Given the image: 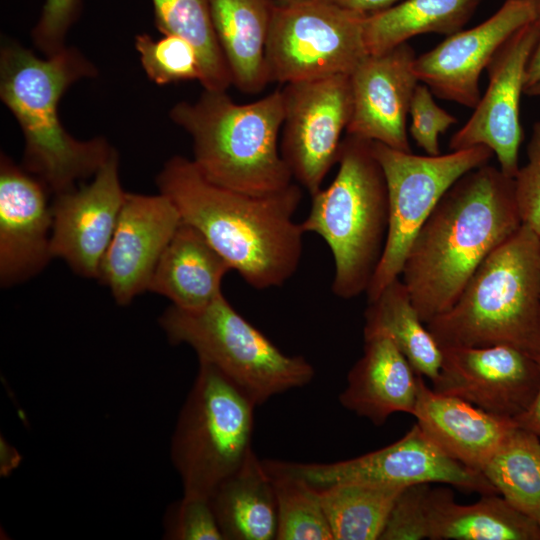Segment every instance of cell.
Wrapping results in <instances>:
<instances>
[{
  "label": "cell",
  "instance_id": "6da1fadb",
  "mask_svg": "<svg viewBox=\"0 0 540 540\" xmlns=\"http://www.w3.org/2000/svg\"><path fill=\"white\" fill-rule=\"evenodd\" d=\"M159 192L251 287H280L297 271L303 254L301 223L294 220L302 187L251 195L210 182L192 159L171 157L156 178Z\"/></svg>",
  "mask_w": 540,
  "mask_h": 540
},
{
  "label": "cell",
  "instance_id": "7a4b0ae2",
  "mask_svg": "<svg viewBox=\"0 0 540 540\" xmlns=\"http://www.w3.org/2000/svg\"><path fill=\"white\" fill-rule=\"evenodd\" d=\"M521 225L513 178L488 163L460 177L418 231L400 276L422 321L448 311L484 259Z\"/></svg>",
  "mask_w": 540,
  "mask_h": 540
},
{
  "label": "cell",
  "instance_id": "3957f363",
  "mask_svg": "<svg viewBox=\"0 0 540 540\" xmlns=\"http://www.w3.org/2000/svg\"><path fill=\"white\" fill-rule=\"evenodd\" d=\"M95 74L93 64L73 47L40 58L16 43L2 46L0 96L24 135L23 168L54 195L95 175L115 151L103 138L75 139L58 114L65 91Z\"/></svg>",
  "mask_w": 540,
  "mask_h": 540
},
{
  "label": "cell",
  "instance_id": "277c9868",
  "mask_svg": "<svg viewBox=\"0 0 540 540\" xmlns=\"http://www.w3.org/2000/svg\"><path fill=\"white\" fill-rule=\"evenodd\" d=\"M282 89L238 104L227 91L203 90L180 101L172 121L192 138L193 163L210 182L251 195L278 192L293 181L278 146L284 121Z\"/></svg>",
  "mask_w": 540,
  "mask_h": 540
},
{
  "label": "cell",
  "instance_id": "5b68a950",
  "mask_svg": "<svg viewBox=\"0 0 540 540\" xmlns=\"http://www.w3.org/2000/svg\"><path fill=\"white\" fill-rule=\"evenodd\" d=\"M426 326L440 348L509 345L540 354V238L522 224Z\"/></svg>",
  "mask_w": 540,
  "mask_h": 540
},
{
  "label": "cell",
  "instance_id": "8992f818",
  "mask_svg": "<svg viewBox=\"0 0 540 540\" xmlns=\"http://www.w3.org/2000/svg\"><path fill=\"white\" fill-rule=\"evenodd\" d=\"M337 164L331 184L311 195L301 227L319 235L332 253L333 294L352 299L366 294L384 251L388 190L372 141L346 134Z\"/></svg>",
  "mask_w": 540,
  "mask_h": 540
},
{
  "label": "cell",
  "instance_id": "52a82bcc",
  "mask_svg": "<svg viewBox=\"0 0 540 540\" xmlns=\"http://www.w3.org/2000/svg\"><path fill=\"white\" fill-rule=\"evenodd\" d=\"M158 323L171 344L190 346L199 362L215 367L256 406L309 384L315 375L306 358L282 352L223 293L198 310L171 305Z\"/></svg>",
  "mask_w": 540,
  "mask_h": 540
},
{
  "label": "cell",
  "instance_id": "ba28073f",
  "mask_svg": "<svg viewBox=\"0 0 540 540\" xmlns=\"http://www.w3.org/2000/svg\"><path fill=\"white\" fill-rule=\"evenodd\" d=\"M255 407L215 367L199 362L170 446L183 495L209 499L243 464L253 450Z\"/></svg>",
  "mask_w": 540,
  "mask_h": 540
},
{
  "label": "cell",
  "instance_id": "9c48e42d",
  "mask_svg": "<svg viewBox=\"0 0 540 540\" xmlns=\"http://www.w3.org/2000/svg\"><path fill=\"white\" fill-rule=\"evenodd\" d=\"M372 150L386 179L389 222L384 251L366 292L368 301L401 276L415 236L445 192L494 155L484 145L422 156L372 141Z\"/></svg>",
  "mask_w": 540,
  "mask_h": 540
},
{
  "label": "cell",
  "instance_id": "30bf717a",
  "mask_svg": "<svg viewBox=\"0 0 540 540\" xmlns=\"http://www.w3.org/2000/svg\"><path fill=\"white\" fill-rule=\"evenodd\" d=\"M364 19L326 0L275 2L266 47L270 82L350 75L368 55Z\"/></svg>",
  "mask_w": 540,
  "mask_h": 540
},
{
  "label": "cell",
  "instance_id": "8fae6325",
  "mask_svg": "<svg viewBox=\"0 0 540 540\" xmlns=\"http://www.w3.org/2000/svg\"><path fill=\"white\" fill-rule=\"evenodd\" d=\"M262 462L267 470L288 473L316 488L339 483L399 487L442 483L481 495L497 493L481 472L451 458L417 423L394 443L347 460L304 463L266 459Z\"/></svg>",
  "mask_w": 540,
  "mask_h": 540
},
{
  "label": "cell",
  "instance_id": "7c38bea8",
  "mask_svg": "<svg viewBox=\"0 0 540 540\" xmlns=\"http://www.w3.org/2000/svg\"><path fill=\"white\" fill-rule=\"evenodd\" d=\"M280 152L293 180L310 195L337 164L352 113L349 75L285 84Z\"/></svg>",
  "mask_w": 540,
  "mask_h": 540
},
{
  "label": "cell",
  "instance_id": "4fadbf2b",
  "mask_svg": "<svg viewBox=\"0 0 540 540\" xmlns=\"http://www.w3.org/2000/svg\"><path fill=\"white\" fill-rule=\"evenodd\" d=\"M540 38V18L515 32L486 67L489 84L471 117L449 141L451 151L484 145L490 148L506 176L519 169L523 140L520 101L530 57Z\"/></svg>",
  "mask_w": 540,
  "mask_h": 540
},
{
  "label": "cell",
  "instance_id": "5bb4252c",
  "mask_svg": "<svg viewBox=\"0 0 540 540\" xmlns=\"http://www.w3.org/2000/svg\"><path fill=\"white\" fill-rule=\"evenodd\" d=\"M538 18L540 2L506 0L481 24L416 56L414 72L436 97L474 109L481 97L482 71L515 32Z\"/></svg>",
  "mask_w": 540,
  "mask_h": 540
},
{
  "label": "cell",
  "instance_id": "9a60e30c",
  "mask_svg": "<svg viewBox=\"0 0 540 540\" xmlns=\"http://www.w3.org/2000/svg\"><path fill=\"white\" fill-rule=\"evenodd\" d=\"M437 392L459 397L493 415L514 420L539 385L536 360L509 345L444 347Z\"/></svg>",
  "mask_w": 540,
  "mask_h": 540
},
{
  "label": "cell",
  "instance_id": "2e32d148",
  "mask_svg": "<svg viewBox=\"0 0 540 540\" xmlns=\"http://www.w3.org/2000/svg\"><path fill=\"white\" fill-rule=\"evenodd\" d=\"M125 195L116 151L90 183L55 194L51 203L53 258H61L82 277L98 279Z\"/></svg>",
  "mask_w": 540,
  "mask_h": 540
},
{
  "label": "cell",
  "instance_id": "e0dca14e",
  "mask_svg": "<svg viewBox=\"0 0 540 540\" xmlns=\"http://www.w3.org/2000/svg\"><path fill=\"white\" fill-rule=\"evenodd\" d=\"M181 222L179 211L166 195L126 192L98 278L117 304L126 306L148 291L155 268Z\"/></svg>",
  "mask_w": 540,
  "mask_h": 540
},
{
  "label": "cell",
  "instance_id": "ac0fdd59",
  "mask_svg": "<svg viewBox=\"0 0 540 540\" xmlns=\"http://www.w3.org/2000/svg\"><path fill=\"white\" fill-rule=\"evenodd\" d=\"M415 58L407 42L363 58L349 75L352 113L346 134L411 152L407 116L420 82Z\"/></svg>",
  "mask_w": 540,
  "mask_h": 540
},
{
  "label": "cell",
  "instance_id": "d6986e66",
  "mask_svg": "<svg viewBox=\"0 0 540 540\" xmlns=\"http://www.w3.org/2000/svg\"><path fill=\"white\" fill-rule=\"evenodd\" d=\"M48 189L6 155L0 160V284L10 287L44 269L51 252Z\"/></svg>",
  "mask_w": 540,
  "mask_h": 540
},
{
  "label": "cell",
  "instance_id": "ffe728a7",
  "mask_svg": "<svg viewBox=\"0 0 540 540\" xmlns=\"http://www.w3.org/2000/svg\"><path fill=\"white\" fill-rule=\"evenodd\" d=\"M412 415L446 454L479 472L516 427L512 419L493 415L459 397L429 388L421 375Z\"/></svg>",
  "mask_w": 540,
  "mask_h": 540
},
{
  "label": "cell",
  "instance_id": "44dd1931",
  "mask_svg": "<svg viewBox=\"0 0 540 540\" xmlns=\"http://www.w3.org/2000/svg\"><path fill=\"white\" fill-rule=\"evenodd\" d=\"M419 374L394 342L383 335L364 338L362 356L347 375L340 404L374 425L394 413H413Z\"/></svg>",
  "mask_w": 540,
  "mask_h": 540
},
{
  "label": "cell",
  "instance_id": "7402d4cb",
  "mask_svg": "<svg viewBox=\"0 0 540 540\" xmlns=\"http://www.w3.org/2000/svg\"><path fill=\"white\" fill-rule=\"evenodd\" d=\"M230 264L192 225L182 221L164 250L148 291L184 310H198L222 293Z\"/></svg>",
  "mask_w": 540,
  "mask_h": 540
},
{
  "label": "cell",
  "instance_id": "603a6c76",
  "mask_svg": "<svg viewBox=\"0 0 540 540\" xmlns=\"http://www.w3.org/2000/svg\"><path fill=\"white\" fill-rule=\"evenodd\" d=\"M274 0H210L214 31L233 85L257 94L270 82L266 47Z\"/></svg>",
  "mask_w": 540,
  "mask_h": 540
},
{
  "label": "cell",
  "instance_id": "cb8c5ba5",
  "mask_svg": "<svg viewBox=\"0 0 540 540\" xmlns=\"http://www.w3.org/2000/svg\"><path fill=\"white\" fill-rule=\"evenodd\" d=\"M429 516L431 540H540L537 523L497 493L462 505L451 489L430 488Z\"/></svg>",
  "mask_w": 540,
  "mask_h": 540
},
{
  "label": "cell",
  "instance_id": "d4e9b609",
  "mask_svg": "<svg viewBox=\"0 0 540 540\" xmlns=\"http://www.w3.org/2000/svg\"><path fill=\"white\" fill-rule=\"evenodd\" d=\"M209 500L224 540H276L274 486L254 450Z\"/></svg>",
  "mask_w": 540,
  "mask_h": 540
},
{
  "label": "cell",
  "instance_id": "484cf974",
  "mask_svg": "<svg viewBox=\"0 0 540 540\" xmlns=\"http://www.w3.org/2000/svg\"><path fill=\"white\" fill-rule=\"evenodd\" d=\"M364 319V338H390L419 375L432 382L438 377L442 350L416 311L401 277L368 301Z\"/></svg>",
  "mask_w": 540,
  "mask_h": 540
},
{
  "label": "cell",
  "instance_id": "4316f807",
  "mask_svg": "<svg viewBox=\"0 0 540 540\" xmlns=\"http://www.w3.org/2000/svg\"><path fill=\"white\" fill-rule=\"evenodd\" d=\"M483 0H403L365 17L363 34L368 54L390 50L426 33L450 36L471 19Z\"/></svg>",
  "mask_w": 540,
  "mask_h": 540
},
{
  "label": "cell",
  "instance_id": "83f0119b",
  "mask_svg": "<svg viewBox=\"0 0 540 540\" xmlns=\"http://www.w3.org/2000/svg\"><path fill=\"white\" fill-rule=\"evenodd\" d=\"M333 540H379L405 487L339 483L316 488Z\"/></svg>",
  "mask_w": 540,
  "mask_h": 540
},
{
  "label": "cell",
  "instance_id": "f1b7e54d",
  "mask_svg": "<svg viewBox=\"0 0 540 540\" xmlns=\"http://www.w3.org/2000/svg\"><path fill=\"white\" fill-rule=\"evenodd\" d=\"M481 473L509 504L540 527V437L515 427Z\"/></svg>",
  "mask_w": 540,
  "mask_h": 540
},
{
  "label": "cell",
  "instance_id": "f546056e",
  "mask_svg": "<svg viewBox=\"0 0 540 540\" xmlns=\"http://www.w3.org/2000/svg\"><path fill=\"white\" fill-rule=\"evenodd\" d=\"M152 3L157 29L163 35L183 37L195 47L203 89L227 91L233 82L214 31L210 0H152Z\"/></svg>",
  "mask_w": 540,
  "mask_h": 540
},
{
  "label": "cell",
  "instance_id": "4dcf8cb0",
  "mask_svg": "<svg viewBox=\"0 0 540 540\" xmlns=\"http://www.w3.org/2000/svg\"><path fill=\"white\" fill-rule=\"evenodd\" d=\"M266 471L276 496V540H333L316 489L288 473Z\"/></svg>",
  "mask_w": 540,
  "mask_h": 540
},
{
  "label": "cell",
  "instance_id": "1f68e13d",
  "mask_svg": "<svg viewBox=\"0 0 540 540\" xmlns=\"http://www.w3.org/2000/svg\"><path fill=\"white\" fill-rule=\"evenodd\" d=\"M135 47L147 76L158 85L201 79V65L195 47L177 35L154 40L148 34L136 36Z\"/></svg>",
  "mask_w": 540,
  "mask_h": 540
},
{
  "label": "cell",
  "instance_id": "d6a6232c",
  "mask_svg": "<svg viewBox=\"0 0 540 540\" xmlns=\"http://www.w3.org/2000/svg\"><path fill=\"white\" fill-rule=\"evenodd\" d=\"M429 485L413 484L400 492L379 540L430 539Z\"/></svg>",
  "mask_w": 540,
  "mask_h": 540
},
{
  "label": "cell",
  "instance_id": "836d02e7",
  "mask_svg": "<svg viewBox=\"0 0 540 540\" xmlns=\"http://www.w3.org/2000/svg\"><path fill=\"white\" fill-rule=\"evenodd\" d=\"M163 538L167 540H224L210 500L183 495L172 503L163 519Z\"/></svg>",
  "mask_w": 540,
  "mask_h": 540
},
{
  "label": "cell",
  "instance_id": "e575fe53",
  "mask_svg": "<svg viewBox=\"0 0 540 540\" xmlns=\"http://www.w3.org/2000/svg\"><path fill=\"white\" fill-rule=\"evenodd\" d=\"M409 115V133L417 145L427 155H440L439 136L456 124L457 118L438 106L429 87L421 82L413 93Z\"/></svg>",
  "mask_w": 540,
  "mask_h": 540
},
{
  "label": "cell",
  "instance_id": "d590c367",
  "mask_svg": "<svg viewBox=\"0 0 540 540\" xmlns=\"http://www.w3.org/2000/svg\"><path fill=\"white\" fill-rule=\"evenodd\" d=\"M526 153L513 178L515 199L522 224L540 235V121L533 124Z\"/></svg>",
  "mask_w": 540,
  "mask_h": 540
},
{
  "label": "cell",
  "instance_id": "8d00e7d4",
  "mask_svg": "<svg viewBox=\"0 0 540 540\" xmlns=\"http://www.w3.org/2000/svg\"><path fill=\"white\" fill-rule=\"evenodd\" d=\"M81 0H45L38 23L32 32L34 45L51 56L65 47L68 29L76 20Z\"/></svg>",
  "mask_w": 540,
  "mask_h": 540
},
{
  "label": "cell",
  "instance_id": "74e56055",
  "mask_svg": "<svg viewBox=\"0 0 540 540\" xmlns=\"http://www.w3.org/2000/svg\"><path fill=\"white\" fill-rule=\"evenodd\" d=\"M342 9L365 17L382 12L401 0H326Z\"/></svg>",
  "mask_w": 540,
  "mask_h": 540
},
{
  "label": "cell",
  "instance_id": "f35d334b",
  "mask_svg": "<svg viewBox=\"0 0 540 540\" xmlns=\"http://www.w3.org/2000/svg\"><path fill=\"white\" fill-rule=\"evenodd\" d=\"M540 373V354L534 357ZM517 427L530 431L540 437V379L537 392L529 407L514 419Z\"/></svg>",
  "mask_w": 540,
  "mask_h": 540
},
{
  "label": "cell",
  "instance_id": "ab89813d",
  "mask_svg": "<svg viewBox=\"0 0 540 540\" xmlns=\"http://www.w3.org/2000/svg\"><path fill=\"white\" fill-rule=\"evenodd\" d=\"M21 459L22 456L20 455L19 451L1 436L0 475L2 477L8 476L14 469L19 466Z\"/></svg>",
  "mask_w": 540,
  "mask_h": 540
},
{
  "label": "cell",
  "instance_id": "60d3db41",
  "mask_svg": "<svg viewBox=\"0 0 540 540\" xmlns=\"http://www.w3.org/2000/svg\"><path fill=\"white\" fill-rule=\"evenodd\" d=\"M540 82V38L534 48V51L530 57L526 75H525V88L524 91Z\"/></svg>",
  "mask_w": 540,
  "mask_h": 540
},
{
  "label": "cell",
  "instance_id": "b9f144b4",
  "mask_svg": "<svg viewBox=\"0 0 540 540\" xmlns=\"http://www.w3.org/2000/svg\"><path fill=\"white\" fill-rule=\"evenodd\" d=\"M524 93L529 96H540V82L527 88Z\"/></svg>",
  "mask_w": 540,
  "mask_h": 540
},
{
  "label": "cell",
  "instance_id": "7bdbcfd3",
  "mask_svg": "<svg viewBox=\"0 0 540 540\" xmlns=\"http://www.w3.org/2000/svg\"><path fill=\"white\" fill-rule=\"evenodd\" d=\"M524 1H535V2H540V0H524Z\"/></svg>",
  "mask_w": 540,
  "mask_h": 540
},
{
  "label": "cell",
  "instance_id": "ee69618b",
  "mask_svg": "<svg viewBox=\"0 0 540 540\" xmlns=\"http://www.w3.org/2000/svg\"><path fill=\"white\" fill-rule=\"evenodd\" d=\"M274 1L278 2V1H286V0H274Z\"/></svg>",
  "mask_w": 540,
  "mask_h": 540
},
{
  "label": "cell",
  "instance_id": "f6af8a7d",
  "mask_svg": "<svg viewBox=\"0 0 540 540\" xmlns=\"http://www.w3.org/2000/svg\"><path fill=\"white\" fill-rule=\"evenodd\" d=\"M539 238H540V235H539Z\"/></svg>",
  "mask_w": 540,
  "mask_h": 540
}]
</instances>
